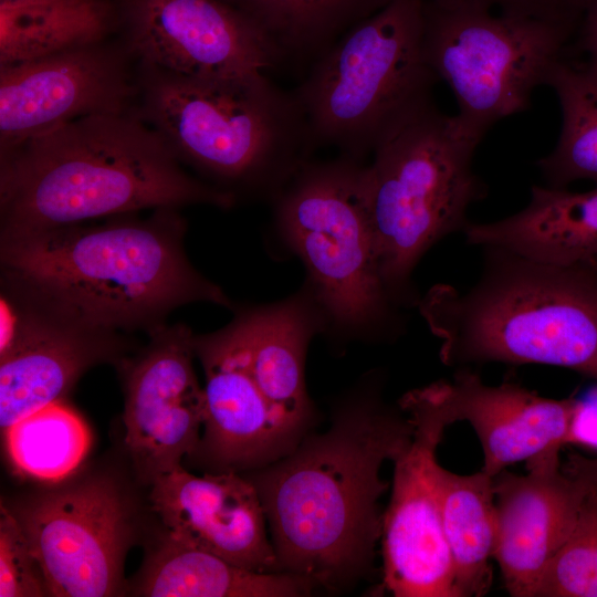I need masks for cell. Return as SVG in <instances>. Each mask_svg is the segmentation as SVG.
I'll return each mask as SVG.
<instances>
[{"mask_svg": "<svg viewBox=\"0 0 597 597\" xmlns=\"http://www.w3.org/2000/svg\"><path fill=\"white\" fill-rule=\"evenodd\" d=\"M367 375L345 395L324 432L305 433L280 459L253 470L276 554L277 572L342 589L367 575L381 540L380 476L410 444L413 425Z\"/></svg>", "mask_w": 597, "mask_h": 597, "instance_id": "obj_1", "label": "cell"}, {"mask_svg": "<svg viewBox=\"0 0 597 597\" xmlns=\"http://www.w3.org/2000/svg\"><path fill=\"white\" fill-rule=\"evenodd\" d=\"M1 230L55 228L237 198L191 176L136 112L65 123L0 153Z\"/></svg>", "mask_w": 597, "mask_h": 597, "instance_id": "obj_2", "label": "cell"}, {"mask_svg": "<svg viewBox=\"0 0 597 597\" xmlns=\"http://www.w3.org/2000/svg\"><path fill=\"white\" fill-rule=\"evenodd\" d=\"M179 209L159 208L103 222L1 230L2 272L118 332L148 334L176 308L211 303L230 308L223 290L189 261Z\"/></svg>", "mask_w": 597, "mask_h": 597, "instance_id": "obj_3", "label": "cell"}, {"mask_svg": "<svg viewBox=\"0 0 597 597\" xmlns=\"http://www.w3.org/2000/svg\"><path fill=\"white\" fill-rule=\"evenodd\" d=\"M481 249L472 286L437 284L417 305L441 342L442 364L548 365L597 380V270Z\"/></svg>", "mask_w": 597, "mask_h": 597, "instance_id": "obj_4", "label": "cell"}, {"mask_svg": "<svg viewBox=\"0 0 597 597\" xmlns=\"http://www.w3.org/2000/svg\"><path fill=\"white\" fill-rule=\"evenodd\" d=\"M137 115L216 187L273 201L317 148L294 92L264 73L206 78L140 63Z\"/></svg>", "mask_w": 597, "mask_h": 597, "instance_id": "obj_5", "label": "cell"}, {"mask_svg": "<svg viewBox=\"0 0 597 597\" xmlns=\"http://www.w3.org/2000/svg\"><path fill=\"white\" fill-rule=\"evenodd\" d=\"M359 160L307 161L272 201L274 229L302 262L303 284L335 342H387L404 332L385 285Z\"/></svg>", "mask_w": 597, "mask_h": 597, "instance_id": "obj_6", "label": "cell"}, {"mask_svg": "<svg viewBox=\"0 0 597 597\" xmlns=\"http://www.w3.org/2000/svg\"><path fill=\"white\" fill-rule=\"evenodd\" d=\"M482 136L432 104L389 137L364 165L362 186L381 274L401 308L417 307L412 274L422 256L470 223L486 193L472 161Z\"/></svg>", "mask_w": 597, "mask_h": 597, "instance_id": "obj_7", "label": "cell"}, {"mask_svg": "<svg viewBox=\"0 0 597 597\" xmlns=\"http://www.w3.org/2000/svg\"><path fill=\"white\" fill-rule=\"evenodd\" d=\"M423 25L425 0H392L312 62L293 92L316 147L362 161L433 104Z\"/></svg>", "mask_w": 597, "mask_h": 597, "instance_id": "obj_8", "label": "cell"}, {"mask_svg": "<svg viewBox=\"0 0 597 597\" xmlns=\"http://www.w3.org/2000/svg\"><path fill=\"white\" fill-rule=\"evenodd\" d=\"M570 22L425 0L426 59L452 90L457 116L483 137L526 109L534 90L547 84L565 60Z\"/></svg>", "mask_w": 597, "mask_h": 597, "instance_id": "obj_9", "label": "cell"}, {"mask_svg": "<svg viewBox=\"0 0 597 597\" xmlns=\"http://www.w3.org/2000/svg\"><path fill=\"white\" fill-rule=\"evenodd\" d=\"M0 302L1 431L63 400L88 368L118 358L126 346L123 332L6 273Z\"/></svg>", "mask_w": 597, "mask_h": 597, "instance_id": "obj_10", "label": "cell"}, {"mask_svg": "<svg viewBox=\"0 0 597 597\" xmlns=\"http://www.w3.org/2000/svg\"><path fill=\"white\" fill-rule=\"evenodd\" d=\"M398 404L413 433L394 461L383 519L384 585L396 597H458L436 485L437 448L450 425L429 386L408 391Z\"/></svg>", "mask_w": 597, "mask_h": 597, "instance_id": "obj_11", "label": "cell"}, {"mask_svg": "<svg viewBox=\"0 0 597 597\" xmlns=\"http://www.w3.org/2000/svg\"><path fill=\"white\" fill-rule=\"evenodd\" d=\"M15 515L50 596L107 597L123 591L132 530L127 506L109 480L91 478L43 494Z\"/></svg>", "mask_w": 597, "mask_h": 597, "instance_id": "obj_12", "label": "cell"}, {"mask_svg": "<svg viewBox=\"0 0 597 597\" xmlns=\"http://www.w3.org/2000/svg\"><path fill=\"white\" fill-rule=\"evenodd\" d=\"M127 50L182 75L239 78L282 60L260 28L227 0H122Z\"/></svg>", "mask_w": 597, "mask_h": 597, "instance_id": "obj_13", "label": "cell"}, {"mask_svg": "<svg viewBox=\"0 0 597 597\" xmlns=\"http://www.w3.org/2000/svg\"><path fill=\"white\" fill-rule=\"evenodd\" d=\"M128 53L98 41L0 66V153L84 116L132 112Z\"/></svg>", "mask_w": 597, "mask_h": 597, "instance_id": "obj_14", "label": "cell"}, {"mask_svg": "<svg viewBox=\"0 0 597 597\" xmlns=\"http://www.w3.org/2000/svg\"><path fill=\"white\" fill-rule=\"evenodd\" d=\"M126 368L125 443L140 479L151 484L196 451L205 422V395L195 367V334L182 323L163 325Z\"/></svg>", "mask_w": 597, "mask_h": 597, "instance_id": "obj_15", "label": "cell"}, {"mask_svg": "<svg viewBox=\"0 0 597 597\" xmlns=\"http://www.w3.org/2000/svg\"><path fill=\"white\" fill-rule=\"evenodd\" d=\"M149 500L170 537L258 573H276V554L254 484L238 472L195 475L178 467L156 478Z\"/></svg>", "mask_w": 597, "mask_h": 597, "instance_id": "obj_16", "label": "cell"}, {"mask_svg": "<svg viewBox=\"0 0 597 597\" xmlns=\"http://www.w3.org/2000/svg\"><path fill=\"white\" fill-rule=\"evenodd\" d=\"M559 451L526 461L525 474L505 469L493 478L498 516L494 558L513 597H534L575 524L587 489L584 478L563 469Z\"/></svg>", "mask_w": 597, "mask_h": 597, "instance_id": "obj_17", "label": "cell"}, {"mask_svg": "<svg viewBox=\"0 0 597 597\" xmlns=\"http://www.w3.org/2000/svg\"><path fill=\"white\" fill-rule=\"evenodd\" d=\"M429 387L450 426L467 421L473 428L483 452L481 470L492 478L568 442L576 398H547L513 381L488 385L468 367Z\"/></svg>", "mask_w": 597, "mask_h": 597, "instance_id": "obj_18", "label": "cell"}, {"mask_svg": "<svg viewBox=\"0 0 597 597\" xmlns=\"http://www.w3.org/2000/svg\"><path fill=\"white\" fill-rule=\"evenodd\" d=\"M195 350L205 373L203 433L196 451L217 472L260 469L298 443L258 389L227 325L195 335Z\"/></svg>", "mask_w": 597, "mask_h": 597, "instance_id": "obj_19", "label": "cell"}, {"mask_svg": "<svg viewBox=\"0 0 597 597\" xmlns=\"http://www.w3.org/2000/svg\"><path fill=\"white\" fill-rule=\"evenodd\" d=\"M475 247L495 245L523 256L556 264H585L597 256V185L583 192L533 186L519 212L463 230Z\"/></svg>", "mask_w": 597, "mask_h": 597, "instance_id": "obj_20", "label": "cell"}, {"mask_svg": "<svg viewBox=\"0 0 597 597\" xmlns=\"http://www.w3.org/2000/svg\"><path fill=\"white\" fill-rule=\"evenodd\" d=\"M315 585L291 573H258L168 534L146 559L134 594L147 597H298Z\"/></svg>", "mask_w": 597, "mask_h": 597, "instance_id": "obj_21", "label": "cell"}, {"mask_svg": "<svg viewBox=\"0 0 597 597\" xmlns=\"http://www.w3.org/2000/svg\"><path fill=\"white\" fill-rule=\"evenodd\" d=\"M436 485L458 597L483 596L492 584L490 561L498 544L493 478L483 470L457 474L438 463Z\"/></svg>", "mask_w": 597, "mask_h": 597, "instance_id": "obj_22", "label": "cell"}, {"mask_svg": "<svg viewBox=\"0 0 597 597\" xmlns=\"http://www.w3.org/2000/svg\"><path fill=\"white\" fill-rule=\"evenodd\" d=\"M113 18L105 0H0V66L103 41Z\"/></svg>", "mask_w": 597, "mask_h": 597, "instance_id": "obj_23", "label": "cell"}, {"mask_svg": "<svg viewBox=\"0 0 597 597\" xmlns=\"http://www.w3.org/2000/svg\"><path fill=\"white\" fill-rule=\"evenodd\" d=\"M245 13L284 60L314 62L346 31L392 0H227Z\"/></svg>", "mask_w": 597, "mask_h": 597, "instance_id": "obj_24", "label": "cell"}, {"mask_svg": "<svg viewBox=\"0 0 597 597\" xmlns=\"http://www.w3.org/2000/svg\"><path fill=\"white\" fill-rule=\"evenodd\" d=\"M2 434L13 468L43 482H59L72 474L92 442L84 419L63 400L23 417Z\"/></svg>", "mask_w": 597, "mask_h": 597, "instance_id": "obj_25", "label": "cell"}, {"mask_svg": "<svg viewBox=\"0 0 597 597\" xmlns=\"http://www.w3.org/2000/svg\"><path fill=\"white\" fill-rule=\"evenodd\" d=\"M547 85L558 97L563 124L554 150L537 163L546 186L565 188L578 179L597 184V76L564 60Z\"/></svg>", "mask_w": 597, "mask_h": 597, "instance_id": "obj_26", "label": "cell"}, {"mask_svg": "<svg viewBox=\"0 0 597 597\" xmlns=\"http://www.w3.org/2000/svg\"><path fill=\"white\" fill-rule=\"evenodd\" d=\"M585 480L587 489L575 524L534 597H597V484Z\"/></svg>", "mask_w": 597, "mask_h": 597, "instance_id": "obj_27", "label": "cell"}, {"mask_svg": "<svg viewBox=\"0 0 597 597\" xmlns=\"http://www.w3.org/2000/svg\"><path fill=\"white\" fill-rule=\"evenodd\" d=\"M49 595L42 568L17 517L0 505V597Z\"/></svg>", "mask_w": 597, "mask_h": 597, "instance_id": "obj_28", "label": "cell"}, {"mask_svg": "<svg viewBox=\"0 0 597 597\" xmlns=\"http://www.w3.org/2000/svg\"><path fill=\"white\" fill-rule=\"evenodd\" d=\"M444 7H474L492 11L572 20L577 0H426Z\"/></svg>", "mask_w": 597, "mask_h": 597, "instance_id": "obj_29", "label": "cell"}, {"mask_svg": "<svg viewBox=\"0 0 597 597\" xmlns=\"http://www.w3.org/2000/svg\"><path fill=\"white\" fill-rule=\"evenodd\" d=\"M597 450V392L578 400L570 425L567 444Z\"/></svg>", "mask_w": 597, "mask_h": 597, "instance_id": "obj_30", "label": "cell"}, {"mask_svg": "<svg viewBox=\"0 0 597 597\" xmlns=\"http://www.w3.org/2000/svg\"><path fill=\"white\" fill-rule=\"evenodd\" d=\"M586 48L588 65L585 67L597 76V0H587Z\"/></svg>", "mask_w": 597, "mask_h": 597, "instance_id": "obj_31", "label": "cell"}, {"mask_svg": "<svg viewBox=\"0 0 597 597\" xmlns=\"http://www.w3.org/2000/svg\"><path fill=\"white\" fill-rule=\"evenodd\" d=\"M563 469L570 474L583 476L597 484V458L569 453Z\"/></svg>", "mask_w": 597, "mask_h": 597, "instance_id": "obj_32", "label": "cell"}, {"mask_svg": "<svg viewBox=\"0 0 597 597\" xmlns=\"http://www.w3.org/2000/svg\"><path fill=\"white\" fill-rule=\"evenodd\" d=\"M585 264H588L591 268H594L595 270H597V256L595 259H593L591 261H589L588 263H585Z\"/></svg>", "mask_w": 597, "mask_h": 597, "instance_id": "obj_33", "label": "cell"}]
</instances>
